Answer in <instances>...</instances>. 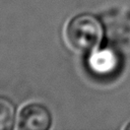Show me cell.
Returning a JSON list of instances; mask_svg holds the SVG:
<instances>
[{"label": "cell", "mask_w": 130, "mask_h": 130, "mask_svg": "<svg viewBox=\"0 0 130 130\" xmlns=\"http://www.w3.org/2000/svg\"><path fill=\"white\" fill-rule=\"evenodd\" d=\"M104 37V26L100 18L91 13H80L68 22L65 38L68 45L79 52L89 53L96 49Z\"/></svg>", "instance_id": "6da1fadb"}, {"label": "cell", "mask_w": 130, "mask_h": 130, "mask_svg": "<svg viewBox=\"0 0 130 130\" xmlns=\"http://www.w3.org/2000/svg\"><path fill=\"white\" fill-rule=\"evenodd\" d=\"M86 66L89 72L96 77H111L121 67V56L113 48H96L89 52L86 59Z\"/></svg>", "instance_id": "7a4b0ae2"}, {"label": "cell", "mask_w": 130, "mask_h": 130, "mask_svg": "<svg viewBox=\"0 0 130 130\" xmlns=\"http://www.w3.org/2000/svg\"><path fill=\"white\" fill-rule=\"evenodd\" d=\"M52 124L50 111L41 104L26 105L20 111L18 128L21 130H48Z\"/></svg>", "instance_id": "3957f363"}, {"label": "cell", "mask_w": 130, "mask_h": 130, "mask_svg": "<svg viewBox=\"0 0 130 130\" xmlns=\"http://www.w3.org/2000/svg\"><path fill=\"white\" fill-rule=\"evenodd\" d=\"M16 116L15 105L6 96L0 95V130H11Z\"/></svg>", "instance_id": "277c9868"}, {"label": "cell", "mask_w": 130, "mask_h": 130, "mask_svg": "<svg viewBox=\"0 0 130 130\" xmlns=\"http://www.w3.org/2000/svg\"><path fill=\"white\" fill-rule=\"evenodd\" d=\"M126 130H130V123H129V124L126 126Z\"/></svg>", "instance_id": "5b68a950"}]
</instances>
